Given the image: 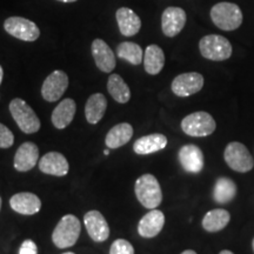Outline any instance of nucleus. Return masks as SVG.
<instances>
[{"label":"nucleus","mask_w":254,"mask_h":254,"mask_svg":"<svg viewBox=\"0 0 254 254\" xmlns=\"http://www.w3.org/2000/svg\"><path fill=\"white\" fill-rule=\"evenodd\" d=\"M211 19L213 24L222 31H234L243 24L244 17L239 6L233 2L222 1L211 8Z\"/></svg>","instance_id":"obj_1"},{"label":"nucleus","mask_w":254,"mask_h":254,"mask_svg":"<svg viewBox=\"0 0 254 254\" xmlns=\"http://www.w3.org/2000/svg\"><path fill=\"white\" fill-rule=\"evenodd\" d=\"M135 195L145 208L154 209L163 201V192L157 178L152 174H144L138 178L134 186Z\"/></svg>","instance_id":"obj_2"},{"label":"nucleus","mask_w":254,"mask_h":254,"mask_svg":"<svg viewBox=\"0 0 254 254\" xmlns=\"http://www.w3.org/2000/svg\"><path fill=\"white\" fill-rule=\"evenodd\" d=\"M81 225L75 215L67 214L60 219L52 233V241L58 249H68L75 245L80 236Z\"/></svg>","instance_id":"obj_3"},{"label":"nucleus","mask_w":254,"mask_h":254,"mask_svg":"<svg viewBox=\"0 0 254 254\" xmlns=\"http://www.w3.org/2000/svg\"><path fill=\"white\" fill-rule=\"evenodd\" d=\"M199 50L205 59L212 62H224L230 59L233 52L228 39L219 34H208L202 37L199 41Z\"/></svg>","instance_id":"obj_4"},{"label":"nucleus","mask_w":254,"mask_h":254,"mask_svg":"<svg viewBox=\"0 0 254 254\" xmlns=\"http://www.w3.org/2000/svg\"><path fill=\"white\" fill-rule=\"evenodd\" d=\"M9 112L19 128L26 134H32L40 129V120L26 101L15 98L9 103Z\"/></svg>","instance_id":"obj_5"},{"label":"nucleus","mask_w":254,"mask_h":254,"mask_svg":"<svg viewBox=\"0 0 254 254\" xmlns=\"http://www.w3.org/2000/svg\"><path fill=\"white\" fill-rule=\"evenodd\" d=\"M224 159L228 167L239 173H247L253 170V157L249 148L239 141H232L224 151Z\"/></svg>","instance_id":"obj_6"},{"label":"nucleus","mask_w":254,"mask_h":254,"mask_svg":"<svg viewBox=\"0 0 254 254\" xmlns=\"http://www.w3.org/2000/svg\"><path fill=\"white\" fill-rule=\"evenodd\" d=\"M217 123L207 112H194L186 116L182 122V129L190 136H208L215 131Z\"/></svg>","instance_id":"obj_7"},{"label":"nucleus","mask_w":254,"mask_h":254,"mask_svg":"<svg viewBox=\"0 0 254 254\" xmlns=\"http://www.w3.org/2000/svg\"><path fill=\"white\" fill-rule=\"evenodd\" d=\"M4 28L9 36L24 41H36L40 36V30L34 21L23 17H9L5 20Z\"/></svg>","instance_id":"obj_8"},{"label":"nucleus","mask_w":254,"mask_h":254,"mask_svg":"<svg viewBox=\"0 0 254 254\" xmlns=\"http://www.w3.org/2000/svg\"><path fill=\"white\" fill-rule=\"evenodd\" d=\"M68 87V77L64 71H53L41 86V95L49 103L59 100Z\"/></svg>","instance_id":"obj_9"},{"label":"nucleus","mask_w":254,"mask_h":254,"mask_svg":"<svg viewBox=\"0 0 254 254\" xmlns=\"http://www.w3.org/2000/svg\"><path fill=\"white\" fill-rule=\"evenodd\" d=\"M204 77L198 72L183 73L173 79L171 88L178 97L185 98L201 91V88L204 87Z\"/></svg>","instance_id":"obj_10"},{"label":"nucleus","mask_w":254,"mask_h":254,"mask_svg":"<svg viewBox=\"0 0 254 254\" xmlns=\"http://www.w3.org/2000/svg\"><path fill=\"white\" fill-rule=\"evenodd\" d=\"M187 15L185 9L182 7L171 6L163 12L161 15V30L163 33L168 38L178 36L183 28L185 27Z\"/></svg>","instance_id":"obj_11"},{"label":"nucleus","mask_w":254,"mask_h":254,"mask_svg":"<svg viewBox=\"0 0 254 254\" xmlns=\"http://www.w3.org/2000/svg\"><path fill=\"white\" fill-rule=\"evenodd\" d=\"M84 224L91 239L95 243H104L110 237V226L99 211H90L85 214Z\"/></svg>","instance_id":"obj_12"},{"label":"nucleus","mask_w":254,"mask_h":254,"mask_svg":"<svg viewBox=\"0 0 254 254\" xmlns=\"http://www.w3.org/2000/svg\"><path fill=\"white\" fill-rule=\"evenodd\" d=\"M178 159L182 167L189 173H199L204 168V153L195 145L189 144L183 146L178 152Z\"/></svg>","instance_id":"obj_13"},{"label":"nucleus","mask_w":254,"mask_h":254,"mask_svg":"<svg viewBox=\"0 0 254 254\" xmlns=\"http://www.w3.org/2000/svg\"><path fill=\"white\" fill-rule=\"evenodd\" d=\"M92 56L97 67L105 73H111L116 68L117 60L113 51L110 49L106 41L103 39H94L92 43Z\"/></svg>","instance_id":"obj_14"},{"label":"nucleus","mask_w":254,"mask_h":254,"mask_svg":"<svg viewBox=\"0 0 254 254\" xmlns=\"http://www.w3.org/2000/svg\"><path fill=\"white\" fill-rule=\"evenodd\" d=\"M39 148L33 142L27 141L20 145L14 155V168L18 172H27L38 164Z\"/></svg>","instance_id":"obj_15"},{"label":"nucleus","mask_w":254,"mask_h":254,"mask_svg":"<svg viewBox=\"0 0 254 254\" xmlns=\"http://www.w3.org/2000/svg\"><path fill=\"white\" fill-rule=\"evenodd\" d=\"M39 170L50 176L64 177L68 173L67 159L59 152H49L39 160Z\"/></svg>","instance_id":"obj_16"},{"label":"nucleus","mask_w":254,"mask_h":254,"mask_svg":"<svg viewBox=\"0 0 254 254\" xmlns=\"http://www.w3.org/2000/svg\"><path fill=\"white\" fill-rule=\"evenodd\" d=\"M165 225V215L161 211L158 209H152V211L146 213L140 219L138 224V233L142 238H151L157 237L164 228Z\"/></svg>","instance_id":"obj_17"},{"label":"nucleus","mask_w":254,"mask_h":254,"mask_svg":"<svg viewBox=\"0 0 254 254\" xmlns=\"http://www.w3.org/2000/svg\"><path fill=\"white\" fill-rule=\"evenodd\" d=\"M9 206L17 213L33 215L40 211L41 200L34 193L21 192L17 193L9 199Z\"/></svg>","instance_id":"obj_18"},{"label":"nucleus","mask_w":254,"mask_h":254,"mask_svg":"<svg viewBox=\"0 0 254 254\" xmlns=\"http://www.w3.org/2000/svg\"><path fill=\"white\" fill-rule=\"evenodd\" d=\"M120 33L125 37H133L140 31L141 20L134 11L128 7H120L116 13Z\"/></svg>","instance_id":"obj_19"},{"label":"nucleus","mask_w":254,"mask_h":254,"mask_svg":"<svg viewBox=\"0 0 254 254\" xmlns=\"http://www.w3.org/2000/svg\"><path fill=\"white\" fill-rule=\"evenodd\" d=\"M167 146V138L161 133H153L141 136L133 145V151L136 154H152L164 150Z\"/></svg>","instance_id":"obj_20"},{"label":"nucleus","mask_w":254,"mask_h":254,"mask_svg":"<svg viewBox=\"0 0 254 254\" xmlns=\"http://www.w3.org/2000/svg\"><path fill=\"white\" fill-rule=\"evenodd\" d=\"M75 111H77V105L75 101L71 98H66L56 107L55 111L52 112V124L55 125L56 128L63 129L66 128L69 124L72 123L74 118Z\"/></svg>","instance_id":"obj_21"},{"label":"nucleus","mask_w":254,"mask_h":254,"mask_svg":"<svg viewBox=\"0 0 254 254\" xmlns=\"http://www.w3.org/2000/svg\"><path fill=\"white\" fill-rule=\"evenodd\" d=\"M107 109V100L104 94L94 93L88 98L85 105V117L88 124L95 125L103 119Z\"/></svg>","instance_id":"obj_22"},{"label":"nucleus","mask_w":254,"mask_h":254,"mask_svg":"<svg viewBox=\"0 0 254 254\" xmlns=\"http://www.w3.org/2000/svg\"><path fill=\"white\" fill-rule=\"evenodd\" d=\"M133 136V127L129 125L128 123H122L118 125L113 126L107 133L106 139H105V144L109 148H116L122 147V146L126 145L127 142L132 139Z\"/></svg>","instance_id":"obj_23"},{"label":"nucleus","mask_w":254,"mask_h":254,"mask_svg":"<svg viewBox=\"0 0 254 254\" xmlns=\"http://www.w3.org/2000/svg\"><path fill=\"white\" fill-rule=\"evenodd\" d=\"M231 220L230 212L222 208H215L208 211L202 219V227L209 233H215L224 230Z\"/></svg>","instance_id":"obj_24"},{"label":"nucleus","mask_w":254,"mask_h":254,"mask_svg":"<svg viewBox=\"0 0 254 254\" xmlns=\"http://www.w3.org/2000/svg\"><path fill=\"white\" fill-rule=\"evenodd\" d=\"M165 65V53L158 45H150L144 53L145 71L151 75L159 74Z\"/></svg>","instance_id":"obj_25"},{"label":"nucleus","mask_w":254,"mask_h":254,"mask_svg":"<svg viewBox=\"0 0 254 254\" xmlns=\"http://www.w3.org/2000/svg\"><path fill=\"white\" fill-rule=\"evenodd\" d=\"M237 195V185L230 178H218L214 184L213 198L215 202L225 205L232 201Z\"/></svg>","instance_id":"obj_26"},{"label":"nucleus","mask_w":254,"mask_h":254,"mask_svg":"<svg viewBox=\"0 0 254 254\" xmlns=\"http://www.w3.org/2000/svg\"><path fill=\"white\" fill-rule=\"evenodd\" d=\"M107 91L119 104H126L131 99V90L119 74L110 75L107 81Z\"/></svg>","instance_id":"obj_27"},{"label":"nucleus","mask_w":254,"mask_h":254,"mask_svg":"<svg viewBox=\"0 0 254 254\" xmlns=\"http://www.w3.org/2000/svg\"><path fill=\"white\" fill-rule=\"evenodd\" d=\"M117 56L120 59L126 60L132 65L138 66L144 62V52L138 44L132 41H124L117 47Z\"/></svg>","instance_id":"obj_28"},{"label":"nucleus","mask_w":254,"mask_h":254,"mask_svg":"<svg viewBox=\"0 0 254 254\" xmlns=\"http://www.w3.org/2000/svg\"><path fill=\"white\" fill-rule=\"evenodd\" d=\"M110 254H134V247L125 239H118L111 246Z\"/></svg>","instance_id":"obj_29"},{"label":"nucleus","mask_w":254,"mask_h":254,"mask_svg":"<svg viewBox=\"0 0 254 254\" xmlns=\"http://www.w3.org/2000/svg\"><path fill=\"white\" fill-rule=\"evenodd\" d=\"M14 142V135L11 129L0 123V148H9Z\"/></svg>","instance_id":"obj_30"},{"label":"nucleus","mask_w":254,"mask_h":254,"mask_svg":"<svg viewBox=\"0 0 254 254\" xmlns=\"http://www.w3.org/2000/svg\"><path fill=\"white\" fill-rule=\"evenodd\" d=\"M19 254H38V247L34 241L25 240L19 249Z\"/></svg>","instance_id":"obj_31"},{"label":"nucleus","mask_w":254,"mask_h":254,"mask_svg":"<svg viewBox=\"0 0 254 254\" xmlns=\"http://www.w3.org/2000/svg\"><path fill=\"white\" fill-rule=\"evenodd\" d=\"M2 77H4V69H2L1 65H0V85H1L2 82Z\"/></svg>","instance_id":"obj_32"},{"label":"nucleus","mask_w":254,"mask_h":254,"mask_svg":"<svg viewBox=\"0 0 254 254\" xmlns=\"http://www.w3.org/2000/svg\"><path fill=\"white\" fill-rule=\"evenodd\" d=\"M182 254H196V252H194L193 250H186V251H184Z\"/></svg>","instance_id":"obj_33"},{"label":"nucleus","mask_w":254,"mask_h":254,"mask_svg":"<svg viewBox=\"0 0 254 254\" xmlns=\"http://www.w3.org/2000/svg\"><path fill=\"white\" fill-rule=\"evenodd\" d=\"M219 254H234V253L231 252V251H228V250H224V251H221Z\"/></svg>","instance_id":"obj_34"},{"label":"nucleus","mask_w":254,"mask_h":254,"mask_svg":"<svg viewBox=\"0 0 254 254\" xmlns=\"http://www.w3.org/2000/svg\"><path fill=\"white\" fill-rule=\"evenodd\" d=\"M58 1H62V2H74V1H77V0H58Z\"/></svg>","instance_id":"obj_35"},{"label":"nucleus","mask_w":254,"mask_h":254,"mask_svg":"<svg viewBox=\"0 0 254 254\" xmlns=\"http://www.w3.org/2000/svg\"><path fill=\"white\" fill-rule=\"evenodd\" d=\"M104 154H105V155H109V154H110V151H109V150H105V151H104Z\"/></svg>","instance_id":"obj_36"},{"label":"nucleus","mask_w":254,"mask_h":254,"mask_svg":"<svg viewBox=\"0 0 254 254\" xmlns=\"http://www.w3.org/2000/svg\"><path fill=\"white\" fill-rule=\"evenodd\" d=\"M252 247H253V252H254V238H253V241H252Z\"/></svg>","instance_id":"obj_37"},{"label":"nucleus","mask_w":254,"mask_h":254,"mask_svg":"<svg viewBox=\"0 0 254 254\" xmlns=\"http://www.w3.org/2000/svg\"><path fill=\"white\" fill-rule=\"evenodd\" d=\"M63 254H75V253H73V252H66V253H63Z\"/></svg>","instance_id":"obj_38"},{"label":"nucleus","mask_w":254,"mask_h":254,"mask_svg":"<svg viewBox=\"0 0 254 254\" xmlns=\"http://www.w3.org/2000/svg\"><path fill=\"white\" fill-rule=\"evenodd\" d=\"M0 209H1V198H0Z\"/></svg>","instance_id":"obj_39"}]
</instances>
